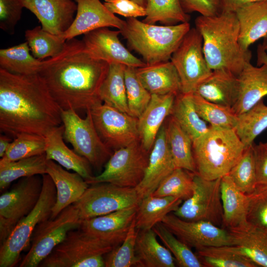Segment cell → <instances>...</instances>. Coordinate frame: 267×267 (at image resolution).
<instances>
[{
    "instance_id": "cell-1",
    "label": "cell",
    "mask_w": 267,
    "mask_h": 267,
    "mask_svg": "<svg viewBox=\"0 0 267 267\" xmlns=\"http://www.w3.org/2000/svg\"><path fill=\"white\" fill-rule=\"evenodd\" d=\"M61 109L39 74L20 75L0 68V129L16 137L45 136L62 124Z\"/></svg>"
},
{
    "instance_id": "cell-2",
    "label": "cell",
    "mask_w": 267,
    "mask_h": 267,
    "mask_svg": "<svg viewBox=\"0 0 267 267\" xmlns=\"http://www.w3.org/2000/svg\"><path fill=\"white\" fill-rule=\"evenodd\" d=\"M109 64L84 51L82 41H67L64 50L39 73L61 109H90L103 102L99 91Z\"/></svg>"
},
{
    "instance_id": "cell-3",
    "label": "cell",
    "mask_w": 267,
    "mask_h": 267,
    "mask_svg": "<svg viewBox=\"0 0 267 267\" xmlns=\"http://www.w3.org/2000/svg\"><path fill=\"white\" fill-rule=\"evenodd\" d=\"M195 25L202 38L203 52L212 70L223 68L237 76L250 62L251 51L243 50L239 43V26L235 12L200 15L195 19Z\"/></svg>"
},
{
    "instance_id": "cell-4",
    "label": "cell",
    "mask_w": 267,
    "mask_h": 267,
    "mask_svg": "<svg viewBox=\"0 0 267 267\" xmlns=\"http://www.w3.org/2000/svg\"><path fill=\"white\" fill-rule=\"evenodd\" d=\"M192 148L197 173L214 180L228 175L245 147L234 129L209 126L192 142Z\"/></svg>"
},
{
    "instance_id": "cell-5",
    "label": "cell",
    "mask_w": 267,
    "mask_h": 267,
    "mask_svg": "<svg viewBox=\"0 0 267 267\" xmlns=\"http://www.w3.org/2000/svg\"><path fill=\"white\" fill-rule=\"evenodd\" d=\"M190 28L189 22L159 26L129 18L120 31L128 46L141 55L146 64H152L170 60Z\"/></svg>"
},
{
    "instance_id": "cell-6",
    "label": "cell",
    "mask_w": 267,
    "mask_h": 267,
    "mask_svg": "<svg viewBox=\"0 0 267 267\" xmlns=\"http://www.w3.org/2000/svg\"><path fill=\"white\" fill-rule=\"evenodd\" d=\"M115 247L79 228L69 231L39 267H104V255Z\"/></svg>"
},
{
    "instance_id": "cell-7",
    "label": "cell",
    "mask_w": 267,
    "mask_h": 267,
    "mask_svg": "<svg viewBox=\"0 0 267 267\" xmlns=\"http://www.w3.org/2000/svg\"><path fill=\"white\" fill-rule=\"evenodd\" d=\"M43 187L34 209L15 227L0 246V267H12L18 262L22 251L30 243L37 226L51 217L56 199L54 183L47 174L42 175Z\"/></svg>"
},
{
    "instance_id": "cell-8",
    "label": "cell",
    "mask_w": 267,
    "mask_h": 267,
    "mask_svg": "<svg viewBox=\"0 0 267 267\" xmlns=\"http://www.w3.org/2000/svg\"><path fill=\"white\" fill-rule=\"evenodd\" d=\"M85 118L72 109L61 110L64 127L63 138L74 150L85 157L94 168L99 171L113 154L101 139L95 127L89 109Z\"/></svg>"
},
{
    "instance_id": "cell-9",
    "label": "cell",
    "mask_w": 267,
    "mask_h": 267,
    "mask_svg": "<svg viewBox=\"0 0 267 267\" xmlns=\"http://www.w3.org/2000/svg\"><path fill=\"white\" fill-rule=\"evenodd\" d=\"M82 222L78 209L72 204L55 218L40 223L33 233L30 247L19 267H39L69 231L80 228Z\"/></svg>"
},
{
    "instance_id": "cell-10",
    "label": "cell",
    "mask_w": 267,
    "mask_h": 267,
    "mask_svg": "<svg viewBox=\"0 0 267 267\" xmlns=\"http://www.w3.org/2000/svg\"><path fill=\"white\" fill-rule=\"evenodd\" d=\"M150 152L139 140L113 153L103 171L88 182L90 185L110 182L126 187H135L141 181L148 166Z\"/></svg>"
},
{
    "instance_id": "cell-11",
    "label": "cell",
    "mask_w": 267,
    "mask_h": 267,
    "mask_svg": "<svg viewBox=\"0 0 267 267\" xmlns=\"http://www.w3.org/2000/svg\"><path fill=\"white\" fill-rule=\"evenodd\" d=\"M90 185L73 204L82 221L138 206L141 200L135 187H122L110 182Z\"/></svg>"
},
{
    "instance_id": "cell-12",
    "label": "cell",
    "mask_w": 267,
    "mask_h": 267,
    "mask_svg": "<svg viewBox=\"0 0 267 267\" xmlns=\"http://www.w3.org/2000/svg\"><path fill=\"white\" fill-rule=\"evenodd\" d=\"M181 84V93H193L197 87L211 75L203 50L202 38L195 28H191L172 55Z\"/></svg>"
},
{
    "instance_id": "cell-13",
    "label": "cell",
    "mask_w": 267,
    "mask_h": 267,
    "mask_svg": "<svg viewBox=\"0 0 267 267\" xmlns=\"http://www.w3.org/2000/svg\"><path fill=\"white\" fill-rule=\"evenodd\" d=\"M43 187L38 175L21 178L0 196V243L4 242L16 225L34 209Z\"/></svg>"
},
{
    "instance_id": "cell-14",
    "label": "cell",
    "mask_w": 267,
    "mask_h": 267,
    "mask_svg": "<svg viewBox=\"0 0 267 267\" xmlns=\"http://www.w3.org/2000/svg\"><path fill=\"white\" fill-rule=\"evenodd\" d=\"M221 179L208 180L194 173L192 195L173 213L186 221H204L218 226L222 225Z\"/></svg>"
},
{
    "instance_id": "cell-15",
    "label": "cell",
    "mask_w": 267,
    "mask_h": 267,
    "mask_svg": "<svg viewBox=\"0 0 267 267\" xmlns=\"http://www.w3.org/2000/svg\"><path fill=\"white\" fill-rule=\"evenodd\" d=\"M89 110L101 139L112 151L139 140L137 118L103 102Z\"/></svg>"
},
{
    "instance_id": "cell-16",
    "label": "cell",
    "mask_w": 267,
    "mask_h": 267,
    "mask_svg": "<svg viewBox=\"0 0 267 267\" xmlns=\"http://www.w3.org/2000/svg\"><path fill=\"white\" fill-rule=\"evenodd\" d=\"M161 222L176 237L196 250L204 247L232 245L229 231L209 222L186 221L172 213Z\"/></svg>"
},
{
    "instance_id": "cell-17",
    "label": "cell",
    "mask_w": 267,
    "mask_h": 267,
    "mask_svg": "<svg viewBox=\"0 0 267 267\" xmlns=\"http://www.w3.org/2000/svg\"><path fill=\"white\" fill-rule=\"evenodd\" d=\"M120 30L108 27L93 30L84 35L82 40L84 51L91 57L111 63H120L135 68L146 63L134 55L121 42Z\"/></svg>"
},
{
    "instance_id": "cell-18",
    "label": "cell",
    "mask_w": 267,
    "mask_h": 267,
    "mask_svg": "<svg viewBox=\"0 0 267 267\" xmlns=\"http://www.w3.org/2000/svg\"><path fill=\"white\" fill-rule=\"evenodd\" d=\"M76 14L70 27L60 39L66 41L97 29L114 27L121 30L126 21L111 13L99 0H75Z\"/></svg>"
},
{
    "instance_id": "cell-19",
    "label": "cell",
    "mask_w": 267,
    "mask_h": 267,
    "mask_svg": "<svg viewBox=\"0 0 267 267\" xmlns=\"http://www.w3.org/2000/svg\"><path fill=\"white\" fill-rule=\"evenodd\" d=\"M175 169L167 141L166 126L163 124L150 152L143 179L135 187L141 199L152 194L160 183Z\"/></svg>"
},
{
    "instance_id": "cell-20",
    "label": "cell",
    "mask_w": 267,
    "mask_h": 267,
    "mask_svg": "<svg viewBox=\"0 0 267 267\" xmlns=\"http://www.w3.org/2000/svg\"><path fill=\"white\" fill-rule=\"evenodd\" d=\"M137 206L83 220L80 228L88 234L111 243L120 245L134 220Z\"/></svg>"
},
{
    "instance_id": "cell-21",
    "label": "cell",
    "mask_w": 267,
    "mask_h": 267,
    "mask_svg": "<svg viewBox=\"0 0 267 267\" xmlns=\"http://www.w3.org/2000/svg\"><path fill=\"white\" fill-rule=\"evenodd\" d=\"M23 3L36 16L42 28L55 35L62 34L70 27L77 9L72 0H23Z\"/></svg>"
},
{
    "instance_id": "cell-22",
    "label": "cell",
    "mask_w": 267,
    "mask_h": 267,
    "mask_svg": "<svg viewBox=\"0 0 267 267\" xmlns=\"http://www.w3.org/2000/svg\"><path fill=\"white\" fill-rule=\"evenodd\" d=\"M46 174L52 179L56 190V202L50 218L54 219L77 201L89 184L78 173L69 172L51 160L46 161Z\"/></svg>"
},
{
    "instance_id": "cell-23",
    "label": "cell",
    "mask_w": 267,
    "mask_h": 267,
    "mask_svg": "<svg viewBox=\"0 0 267 267\" xmlns=\"http://www.w3.org/2000/svg\"><path fill=\"white\" fill-rule=\"evenodd\" d=\"M177 95L152 94L148 105L138 118L139 141L147 152H150L165 119L171 115Z\"/></svg>"
},
{
    "instance_id": "cell-24",
    "label": "cell",
    "mask_w": 267,
    "mask_h": 267,
    "mask_svg": "<svg viewBox=\"0 0 267 267\" xmlns=\"http://www.w3.org/2000/svg\"><path fill=\"white\" fill-rule=\"evenodd\" d=\"M239 92L232 110L239 116L267 95V65L254 66L248 63L237 76Z\"/></svg>"
},
{
    "instance_id": "cell-25",
    "label": "cell",
    "mask_w": 267,
    "mask_h": 267,
    "mask_svg": "<svg viewBox=\"0 0 267 267\" xmlns=\"http://www.w3.org/2000/svg\"><path fill=\"white\" fill-rule=\"evenodd\" d=\"M64 130V126L61 124L53 128L44 136L46 158L78 173L88 182L93 177L90 164L85 157L66 146L63 138Z\"/></svg>"
},
{
    "instance_id": "cell-26",
    "label": "cell",
    "mask_w": 267,
    "mask_h": 267,
    "mask_svg": "<svg viewBox=\"0 0 267 267\" xmlns=\"http://www.w3.org/2000/svg\"><path fill=\"white\" fill-rule=\"evenodd\" d=\"M238 92L237 76L226 69L221 68L213 70L194 93L208 101L232 109L237 101Z\"/></svg>"
},
{
    "instance_id": "cell-27",
    "label": "cell",
    "mask_w": 267,
    "mask_h": 267,
    "mask_svg": "<svg viewBox=\"0 0 267 267\" xmlns=\"http://www.w3.org/2000/svg\"><path fill=\"white\" fill-rule=\"evenodd\" d=\"M136 75L151 94L181 93V84L177 70L170 61L136 68Z\"/></svg>"
},
{
    "instance_id": "cell-28",
    "label": "cell",
    "mask_w": 267,
    "mask_h": 267,
    "mask_svg": "<svg viewBox=\"0 0 267 267\" xmlns=\"http://www.w3.org/2000/svg\"><path fill=\"white\" fill-rule=\"evenodd\" d=\"M239 43L244 50L267 34V0L247 4L237 9Z\"/></svg>"
},
{
    "instance_id": "cell-29",
    "label": "cell",
    "mask_w": 267,
    "mask_h": 267,
    "mask_svg": "<svg viewBox=\"0 0 267 267\" xmlns=\"http://www.w3.org/2000/svg\"><path fill=\"white\" fill-rule=\"evenodd\" d=\"M222 225L228 229L242 228L249 224L247 220L249 199L235 185L228 175L221 179Z\"/></svg>"
},
{
    "instance_id": "cell-30",
    "label": "cell",
    "mask_w": 267,
    "mask_h": 267,
    "mask_svg": "<svg viewBox=\"0 0 267 267\" xmlns=\"http://www.w3.org/2000/svg\"><path fill=\"white\" fill-rule=\"evenodd\" d=\"M232 238L231 250L243 255L258 267H267V233L249 224L228 229Z\"/></svg>"
},
{
    "instance_id": "cell-31",
    "label": "cell",
    "mask_w": 267,
    "mask_h": 267,
    "mask_svg": "<svg viewBox=\"0 0 267 267\" xmlns=\"http://www.w3.org/2000/svg\"><path fill=\"white\" fill-rule=\"evenodd\" d=\"M153 229L138 230L135 246L136 267H175L176 260L170 251L157 239Z\"/></svg>"
},
{
    "instance_id": "cell-32",
    "label": "cell",
    "mask_w": 267,
    "mask_h": 267,
    "mask_svg": "<svg viewBox=\"0 0 267 267\" xmlns=\"http://www.w3.org/2000/svg\"><path fill=\"white\" fill-rule=\"evenodd\" d=\"M182 202V200L175 197H158L152 194L142 198L134 218L136 229H152L167 215L175 212Z\"/></svg>"
},
{
    "instance_id": "cell-33",
    "label": "cell",
    "mask_w": 267,
    "mask_h": 267,
    "mask_svg": "<svg viewBox=\"0 0 267 267\" xmlns=\"http://www.w3.org/2000/svg\"><path fill=\"white\" fill-rule=\"evenodd\" d=\"M27 42L0 50V68L20 75L39 73L55 59V57L41 60L30 53Z\"/></svg>"
},
{
    "instance_id": "cell-34",
    "label": "cell",
    "mask_w": 267,
    "mask_h": 267,
    "mask_svg": "<svg viewBox=\"0 0 267 267\" xmlns=\"http://www.w3.org/2000/svg\"><path fill=\"white\" fill-rule=\"evenodd\" d=\"M166 126L167 141L176 168L197 173L192 140L172 116Z\"/></svg>"
},
{
    "instance_id": "cell-35",
    "label": "cell",
    "mask_w": 267,
    "mask_h": 267,
    "mask_svg": "<svg viewBox=\"0 0 267 267\" xmlns=\"http://www.w3.org/2000/svg\"><path fill=\"white\" fill-rule=\"evenodd\" d=\"M171 116L189 135L192 142L207 132L206 122L198 114L192 93H180L176 96Z\"/></svg>"
},
{
    "instance_id": "cell-36",
    "label": "cell",
    "mask_w": 267,
    "mask_h": 267,
    "mask_svg": "<svg viewBox=\"0 0 267 267\" xmlns=\"http://www.w3.org/2000/svg\"><path fill=\"white\" fill-rule=\"evenodd\" d=\"M126 65L109 64L107 75L99 91L101 101L121 111L130 114L125 81Z\"/></svg>"
},
{
    "instance_id": "cell-37",
    "label": "cell",
    "mask_w": 267,
    "mask_h": 267,
    "mask_svg": "<svg viewBox=\"0 0 267 267\" xmlns=\"http://www.w3.org/2000/svg\"><path fill=\"white\" fill-rule=\"evenodd\" d=\"M46 161L45 153L14 161H0V190L17 179L46 174Z\"/></svg>"
},
{
    "instance_id": "cell-38",
    "label": "cell",
    "mask_w": 267,
    "mask_h": 267,
    "mask_svg": "<svg viewBox=\"0 0 267 267\" xmlns=\"http://www.w3.org/2000/svg\"><path fill=\"white\" fill-rule=\"evenodd\" d=\"M267 129V105L263 99L238 116L234 130L246 148L252 145L255 139Z\"/></svg>"
},
{
    "instance_id": "cell-39",
    "label": "cell",
    "mask_w": 267,
    "mask_h": 267,
    "mask_svg": "<svg viewBox=\"0 0 267 267\" xmlns=\"http://www.w3.org/2000/svg\"><path fill=\"white\" fill-rule=\"evenodd\" d=\"M144 22L175 25L189 22L190 17L182 9L179 0H148Z\"/></svg>"
},
{
    "instance_id": "cell-40",
    "label": "cell",
    "mask_w": 267,
    "mask_h": 267,
    "mask_svg": "<svg viewBox=\"0 0 267 267\" xmlns=\"http://www.w3.org/2000/svg\"><path fill=\"white\" fill-rule=\"evenodd\" d=\"M25 37L31 54L41 60L59 55L65 48L67 43L58 35L48 33L41 26L26 30Z\"/></svg>"
},
{
    "instance_id": "cell-41",
    "label": "cell",
    "mask_w": 267,
    "mask_h": 267,
    "mask_svg": "<svg viewBox=\"0 0 267 267\" xmlns=\"http://www.w3.org/2000/svg\"><path fill=\"white\" fill-rule=\"evenodd\" d=\"M192 98L198 114L210 126L234 129L238 116L231 108L208 101L196 93H192Z\"/></svg>"
},
{
    "instance_id": "cell-42",
    "label": "cell",
    "mask_w": 267,
    "mask_h": 267,
    "mask_svg": "<svg viewBox=\"0 0 267 267\" xmlns=\"http://www.w3.org/2000/svg\"><path fill=\"white\" fill-rule=\"evenodd\" d=\"M196 255L204 267H258L248 258L229 249L228 246L204 247Z\"/></svg>"
},
{
    "instance_id": "cell-43",
    "label": "cell",
    "mask_w": 267,
    "mask_h": 267,
    "mask_svg": "<svg viewBox=\"0 0 267 267\" xmlns=\"http://www.w3.org/2000/svg\"><path fill=\"white\" fill-rule=\"evenodd\" d=\"M180 267H204L191 248L176 237L161 222L152 228Z\"/></svg>"
},
{
    "instance_id": "cell-44",
    "label": "cell",
    "mask_w": 267,
    "mask_h": 267,
    "mask_svg": "<svg viewBox=\"0 0 267 267\" xmlns=\"http://www.w3.org/2000/svg\"><path fill=\"white\" fill-rule=\"evenodd\" d=\"M253 144L245 148L240 158L228 174L236 186L247 195L253 193L256 187Z\"/></svg>"
},
{
    "instance_id": "cell-45",
    "label": "cell",
    "mask_w": 267,
    "mask_h": 267,
    "mask_svg": "<svg viewBox=\"0 0 267 267\" xmlns=\"http://www.w3.org/2000/svg\"><path fill=\"white\" fill-rule=\"evenodd\" d=\"M181 168H176L159 185L152 194L154 196H172L183 201L192 195L193 175Z\"/></svg>"
},
{
    "instance_id": "cell-46",
    "label": "cell",
    "mask_w": 267,
    "mask_h": 267,
    "mask_svg": "<svg viewBox=\"0 0 267 267\" xmlns=\"http://www.w3.org/2000/svg\"><path fill=\"white\" fill-rule=\"evenodd\" d=\"M46 141L44 136L23 133L14 138L0 161H14L45 153Z\"/></svg>"
},
{
    "instance_id": "cell-47",
    "label": "cell",
    "mask_w": 267,
    "mask_h": 267,
    "mask_svg": "<svg viewBox=\"0 0 267 267\" xmlns=\"http://www.w3.org/2000/svg\"><path fill=\"white\" fill-rule=\"evenodd\" d=\"M125 81L130 114L138 118L148 105L152 94L139 80L135 67L126 66Z\"/></svg>"
},
{
    "instance_id": "cell-48",
    "label": "cell",
    "mask_w": 267,
    "mask_h": 267,
    "mask_svg": "<svg viewBox=\"0 0 267 267\" xmlns=\"http://www.w3.org/2000/svg\"><path fill=\"white\" fill-rule=\"evenodd\" d=\"M138 231L134 220L123 242L104 255L105 267H136L135 246Z\"/></svg>"
},
{
    "instance_id": "cell-49",
    "label": "cell",
    "mask_w": 267,
    "mask_h": 267,
    "mask_svg": "<svg viewBox=\"0 0 267 267\" xmlns=\"http://www.w3.org/2000/svg\"><path fill=\"white\" fill-rule=\"evenodd\" d=\"M248 195V222L267 233V189L256 190Z\"/></svg>"
},
{
    "instance_id": "cell-50",
    "label": "cell",
    "mask_w": 267,
    "mask_h": 267,
    "mask_svg": "<svg viewBox=\"0 0 267 267\" xmlns=\"http://www.w3.org/2000/svg\"><path fill=\"white\" fill-rule=\"evenodd\" d=\"M23 0H0V27L12 34L24 8Z\"/></svg>"
},
{
    "instance_id": "cell-51",
    "label": "cell",
    "mask_w": 267,
    "mask_h": 267,
    "mask_svg": "<svg viewBox=\"0 0 267 267\" xmlns=\"http://www.w3.org/2000/svg\"><path fill=\"white\" fill-rule=\"evenodd\" d=\"M106 7L113 14L127 18L146 16V9L131 0H104Z\"/></svg>"
},
{
    "instance_id": "cell-52",
    "label": "cell",
    "mask_w": 267,
    "mask_h": 267,
    "mask_svg": "<svg viewBox=\"0 0 267 267\" xmlns=\"http://www.w3.org/2000/svg\"><path fill=\"white\" fill-rule=\"evenodd\" d=\"M255 153L256 190L267 189V142L253 144Z\"/></svg>"
},
{
    "instance_id": "cell-53",
    "label": "cell",
    "mask_w": 267,
    "mask_h": 267,
    "mask_svg": "<svg viewBox=\"0 0 267 267\" xmlns=\"http://www.w3.org/2000/svg\"><path fill=\"white\" fill-rule=\"evenodd\" d=\"M186 13L197 12L203 16H214L221 12L219 0H179Z\"/></svg>"
},
{
    "instance_id": "cell-54",
    "label": "cell",
    "mask_w": 267,
    "mask_h": 267,
    "mask_svg": "<svg viewBox=\"0 0 267 267\" xmlns=\"http://www.w3.org/2000/svg\"><path fill=\"white\" fill-rule=\"evenodd\" d=\"M261 0H219L221 11L233 12L247 4Z\"/></svg>"
},
{
    "instance_id": "cell-55",
    "label": "cell",
    "mask_w": 267,
    "mask_h": 267,
    "mask_svg": "<svg viewBox=\"0 0 267 267\" xmlns=\"http://www.w3.org/2000/svg\"><path fill=\"white\" fill-rule=\"evenodd\" d=\"M11 139L9 137L0 134V157L2 158L5 154L6 151L9 148L11 142Z\"/></svg>"
},
{
    "instance_id": "cell-56",
    "label": "cell",
    "mask_w": 267,
    "mask_h": 267,
    "mask_svg": "<svg viewBox=\"0 0 267 267\" xmlns=\"http://www.w3.org/2000/svg\"><path fill=\"white\" fill-rule=\"evenodd\" d=\"M257 66H260L264 64L267 65V53L261 44H259L257 47Z\"/></svg>"
},
{
    "instance_id": "cell-57",
    "label": "cell",
    "mask_w": 267,
    "mask_h": 267,
    "mask_svg": "<svg viewBox=\"0 0 267 267\" xmlns=\"http://www.w3.org/2000/svg\"><path fill=\"white\" fill-rule=\"evenodd\" d=\"M143 7H146L148 0H131Z\"/></svg>"
},
{
    "instance_id": "cell-58",
    "label": "cell",
    "mask_w": 267,
    "mask_h": 267,
    "mask_svg": "<svg viewBox=\"0 0 267 267\" xmlns=\"http://www.w3.org/2000/svg\"><path fill=\"white\" fill-rule=\"evenodd\" d=\"M261 45L262 47L264 48V49L267 53V34L263 38V41L262 44H261Z\"/></svg>"
}]
</instances>
